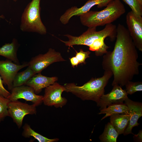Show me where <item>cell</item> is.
<instances>
[{
  "label": "cell",
  "mask_w": 142,
  "mask_h": 142,
  "mask_svg": "<svg viewBox=\"0 0 142 142\" xmlns=\"http://www.w3.org/2000/svg\"><path fill=\"white\" fill-rule=\"evenodd\" d=\"M116 38L113 51L104 55L102 65L104 70L113 73L112 86L123 87L139 74L142 64L138 61L137 48L128 30L120 24L117 26Z\"/></svg>",
  "instance_id": "cell-1"
},
{
  "label": "cell",
  "mask_w": 142,
  "mask_h": 142,
  "mask_svg": "<svg viewBox=\"0 0 142 142\" xmlns=\"http://www.w3.org/2000/svg\"><path fill=\"white\" fill-rule=\"evenodd\" d=\"M117 26L110 23L105 25L102 30L97 31L96 27H88L87 30L78 36L69 34L64 35L68 40L64 41L59 39L67 46L72 47L75 45L88 46L90 50L95 52L97 56H102L106 53L110 47L104 42V39L108 37L113 41L116 38Z\"/></svg>",
  "instance_id": "cell-2"
},
{
  "label": "cell",
  "mask_w": 142,
  "mask_h": 142,
  "mask_svg": "<svg viewBox=\"0 0 142 142\" xmlns=\"http://www.w3.org/2000/svg\"><path fill=\"white\" fill-rule=\"evenodd\" d=\"M113 76L110 71L105 70L102 77L92 78L81 86H78L74 83L64 84L65 92L70 93L83 100H90L95 102L97 105L101 97L104 94V88L110 79Z\"/></svg>",
  "instance_id": "cell-3"
},
{
  "label": "cell",
  "mask_w": 142,
  "mask_h": 142,
  "mask_svg": "<svg viewBox=\"0 0 142 142\" xmlns=\"http://www.w3.org/2000/svg\"><path fill=\"white\" fill-rule=\"evenodd\" d=\"M125 12V6L120 0H113L103 10L89 11L80 15V19L83 25L88 27H97L111 23Z\"/></svg>",
  "instance_id": "cell-4"
},
{
  "label": "cell",
  "mask_w": 142,
  "mask_h": 142,
  "mask_svg": "<svg viewBox=\"0 0 142 142\" xmlns=\"http://www.w3.org/2000/svg\"><path fill=\"white\" fill-rule=\"evenodd\" d=\"M40 0H32L27 5L22 14L20 28L23 32L45 34L47 29L40 17Z\"/></svg>",
  "instance_id": "cell-5"
},
{
  "label": "cell",
  "mask_w": 142,
  "mask_h": 142,
  "mask_svg": "<svg viewBox=\"0 0 142 142\" xmlns=\"http://www.w3.org/2000/svg\"><path fill=\"white\" fill-rule=\"evenodd\" d=\"M65 61L60 52L50 48L45 53L40 54L32 58L28 62V66L36 74L41 73L43 70L53 63Z\"/></svg>",
  "instance_id": "cell-6"
},
{
  "label": "cell",
  "mask_w": 142,
  "mask_h": 142,
  "mask_svg": "<svg viewBox=\"0 0 142 142\" xmlns=\"http://www.w3.org/2000/svg\"><path fill=\"white\" fill-rule=\"evenodd\" d=\"M36 106L30 105L18 100L11 101L8 106V116L12 119L19 128L22 125L24 116L28 114L33 115L37 113Z\"/></svg>",
  "instance_id": "cell-7"
},
{
  "label": "cell",
  "mask_w": 142,
  "mask_h": 142,
  "mask_svg": "<svg viewBox=\"0 0 142 142\" xmlns=\"http://www.w3.org/2000/svg\"><path fill=\"white\" fill-rule=\"evenodd\" d=\"M65 90L63 85L55 82L45 88L43 102L46 106H53L56 108L62 107L67 102V99L62 96V93Z\"/></svg>",
  "instance_id": "cell-8"
},
{
  "label": "cell",
  "mask_w": 142,
  "mask_h": 142,
  "mask_svg": "<svg viewBox=\"0 0 142 142\" xmlns=\"http://www.w3.org/2000/svg\"><path fill=\"white\" fill-rule=\"evenodd\" d=\"M126 23L130 35L137 49L142 52V17L132 11L126 16Z\"/></svg>",
  "instance_id": "cell-9"
},
{
  "label": "cell",
  "mask_w": 142,
  "mask_h": 142,
  "mask_svg": "<svg viewBox=\"0 0 142 142\" xmlns=\"http://www.w3.org/2000/svg\"><path fill=\"white\" fill-rule=\"evenodd\" d=\"M28 66V63L22 64H17L9 59L0 60V75L3 84L7 86L10 90L13 88V81L18 72L24 67Z\"/></svg>",
  "instance_id": "cell-10"
},
{
  "label": "cell",
  "mask_w": 142,
  "mask_h": 142,
  "mask_svg": "<svg viewBox=\"0 0 142 142\" xmlns=\"http://www.w3.org/2000/svg\"><path fill=\"white\" fill-rule=\"evenodd\" d=\"M113 0H88L84 5L78 8L76 6L72 7L67 9L60 18L61 23L66 24L73 16H80L90 11L93 6L97 5L98 8L106 7L108 4Z\"/></svg>",
  "instance_id": "cell-11"
},
{
  "label": "cell",
  "mask_w": 142,
  "mask_h": 142,
  "mask_svg": "<svg viewBox=\"0 0 142 142\" xmlns=\"http://www.w3.org/2000/svg\"><path fill=\"white\" fill-rule=\"evenodd\" d=\"M11 94L8 98L11 101L23 99L31 102L36 106L43 102V96L36 94L33 89L31 87L25 85L14 87Z\"/></svg>",
  "instance_id": "cell-12"
},
{
  "label": "cell",
  "mask_w": 142,
  "mask_h": 142,
  "mask_svg": "<svg viewBox=\"0 0 142 142\" xmlns=\"http://www.w3.org/2000/svg\"><path fill=\"white\" fill-rule=\"evenodd\" d=\"M113 86L110 92L103 94L101 97L99 103L97 105L100 107V110L113 104L123 103L128 98V94L125 89H122L121 87L117 85Z\"/></svg>",
  "instance_id": "cell-13"
},
{
  "label": "cell",
  "mask_w": 142,
  "mask_h": 142,
  "mask_svg": "<svg viewBox=\"0 0 142 142\" xmlns=\"http://www.w3.org/2000/svg\"><path fill=\"white\" fill-rule=\"evenodd\" d=\"M128 108L130 118L128 124L123 134L126 135L129 134H134L132 132L133 128L139 125L138 121L142 116V103L132 100L128 98L124 101Z\"/></svg>",
  "instance_id": "cell-14"
},
{
  "label": "cell",
  "mask_w": 142,
  "mask_h": 142,
  "mask_svg": "<svg viewBox=\"0 0 142 142\" xmlns=\"http://www.w3.org/2000/svg\"><path fill=\"white\" fill-rule=\"evenodd\" d=\"M58 80L56 77H49L41 73L35 74L27 82L25 85L32 87L36 94L40 92L43 88L53 84Z\"/></svg>",
  "instance_id": "cell-15"
},
{
  "label": "cell",
  "mask_w": 142,
  "mask_h": 142,
  "mask_svg": "<svg viewBox=\"0 0 142 142\" xmlns=\"http://www.w3.org/2000/svg\"><path fill=\"white\" fill-rule=\"evenodd\" d=\"M19 46L17 40L13 38L11 43H6L0 48V55L17 64H20L17 55V51Z\"/></svg>",
  "instance_id": "cell-16"
},
{
  "label": "cell",
  "mask_w": 142,
  "mask_h": 142,
  "mask_svg": "<svg viewBox=\"0 0 142 142\" xmlns=\"http://www.w3.org/2000/svg\"><path fill=\"white\" fill-rule=\"evenodd\" d=\"M110 116V123L119 135L123 134L129 122L130 115L115 114Z\"/></svg>",
  "instance_id": "cell-17"
},
{
  "label": "cell",
  "mask_w": 142,
  "mask_h": 142,
  "mask_svg": "<svg viewBox=\"0 0 142 142\" xmlns=\"http://www.w3.org/2000/svg\"><path fill=\"white\" fill-rule=\"evenodd\" d=\"M99 114H105L101 120L108 116L115 114H125L129 115L128 107L125 103L113 104L108 107L100 110Z\"/></svg>",
  "instance_id": "cell-18"
},
{
  "label": "cell",
  "mask_w": 142,
  "mask_h": 142,
  "mask_svg": "<svg viewBox=\"0 0 142 142\" xmlns=\"http://www.w3.org/2000/svg\"><path fill=\"white\" fill-rule=\"evenodd\" d=\"M35 74L29 66L23 71L17 72L13 80V87L25 85L28 80Z\"/></svg>",
  "instance_id": "cell-19"
},
{
  "label": "cell",
  "mask_w": 142,
  "mask_h": 142,
  "mask_svg": "<svg viewBox=\"0 0 142 142\" xmlns=\"http://www.w3.org/2000/svg\"><path fill=\"white\" fill-rule=\"evenodd\" d=\"M23 131L22 135L24 137L28 138L30 137H33L39 142H57L59 140L58 138L50 139L43 136L35 131L28 124L26 123L23 127Z\"/></svg>",
  "instance_id": "cell-20"
},
{
  "label": "cell",
  "mask_w": 142,
  "mask_h": 142,
  "mask_svg": "<svg viewBox=\"0 0 142 142\" xmlns=\"http://www.w3.org/2000/svg\"><path fill=\"white\" fill-rule=\"evenodd\" d=\"M119 135L114 127L108 122L105 125L104 131L99 138L102 142H116Z\"/></svg>",
  "instance_id": "cell-21"
},
{
  "label": "cell",
  "mask_w": 142,
  "mask_h": 142,
  "mask_svg": "<svg viewBox=\"0 0 142 142\" xmlns=\"http://www.w3.org/2000/svg\"><path fill=\"white\" fill-rule=\"evenodd\" d=\"M10 100L0 94V122L8 116V106Z\"/></svg>",
  "instance_id": "cell-22"
},
{
  "label": "cell",
  "mask_w": 142,
  "mask_h": 142,
  "mask_svg": "<svg viewBox=\"0 0 142 142\" xmlns=\"http://www.w3.org/2000/svg\"><path fill=\"white\" fill-rule=\"evenodd\" d=\"M125 89L128 94L132 95L137 92L142 91V82L128 81L125 85Z\"/></svg>",
  "instance_id": "cell-23"
},
{
  "label": "cell",
  "mask_w": 142,
  "mask_h": 142,
  "mask_svg": "<svg viewBox=\"0 0 142 142\" xmlns=\"http://www.w3.org/2000/svg\"><path fill=\"white\" fill-rule=\"evenodd\" d=\"M128 5L136 14L142 16V4L138 0H122Z\"/></svg>",
  "instance_id": "cell-24"
},
{
  "label": "cell",
  "mask_w": 142,
  "mask_h": 142,
  "mask_svg": "<svg viewBox=\"0 0 142 142\" xmlns=\"http://www.w3.org/2000/svg\"><path fill=\"white\" fill-rule=\"evenodd\" d=\"M90 52L88 51H84L82 49H80L79 52H76L75 57L79 60V64H85V60L90 57Z\"/></svg>",
  "instance_id": "cell-25"
},
{
  "label": "cell",
  "mask_w": 142,
  "mask_h": 142,
  "mask_svg": "<svg viewBox=\"0 0 142 142\" xmlns=\"http://www.w3.org/2000/svg\"><path fill=\"white\" fill-rule=\"evenodd\" d=\"M3 84V80L0 75V94L5 97L8 98L10 95L11 93L5 88Z\"/></svg>",
  "instance_id": "cell-26"
},
{
  "label": "cell",
  "mask_w": 142,
  "mask_h": 142,
  "mask_svg": "<svg viewBox=\"0 0 142 142\" xmlns=\"http://www.w3.org/2000/svg\"><path fill=\"white\" fill-rule=\"evenodd\" d=\"M69 59L72 66L73 68L75 67H77L79 64V60L75 56L69 58Z\"/></svg>",
  "instance_id": "cell-27"
},
{
  "label": "cell",
  "mask_w": 142,
  "mask_h": 142,
  "mask_svg": "<svg viewBox=\"0 0 142 142\" xmlns=\"http://www.w3.org/2000/svg\"><path fill=\"white\" fill-rule=\"evenodd\" d=\"M133 137L134 140L136 142H141L142 141V131L140 130L137 134H134Z\"/></svg>",
  "instance_id": "cell-28"
},
{
  "label": "cell",
  "mask_w": 142,
  "mask_h": 142,
  "mask_svg": "<svg viewBox=\"0 0 142 142\" xmlns=\"http://www.w3.org/2000/svg\"><path fill=\"white\" fill-rule=\"evenodd\" d=\"M139 3L141 4H142V0H138Z\"/></svg>",
  "instance_id": "cell-29"
},
{
  "label": "cell",
  "mask_w": 142,
  "mask_h": 142,
  "mask_svg": "<svg viewBox=\"0 0 142 142\" xmlns=\"http://www.w3.org/2000/svg\"><path fill=\"white\" fill-rule=\"evenodd\" d=\"M4 18V16L3 15L0 16V18Z\"/></svg>",
  "instance_id": "cell-30"
},
{
  "label": "cell",
  "mask_w": 142,
  "mask_h": 142,
  "mask_svg": "<svg viewBox=\"0 0 142 142\" xmlns=\"http://www.w3.org/2000/svg\"><path fill=\"white\" fill-rule=\"evenodd\" d=\"M13 1H14V2H16L18 0H13Z\"/></svg>",
  "instance_id": "cell-31"
}]
</instances>
